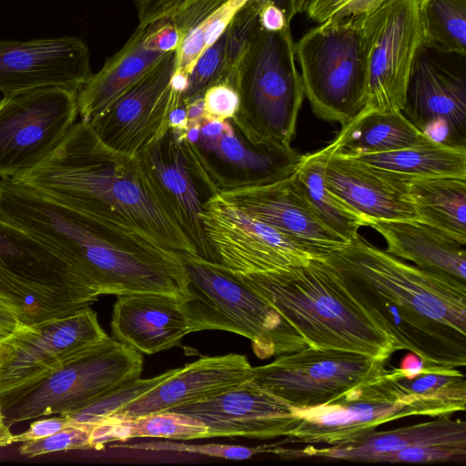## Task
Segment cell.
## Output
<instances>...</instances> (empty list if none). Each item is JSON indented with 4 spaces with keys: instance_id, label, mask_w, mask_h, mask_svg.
<instances>
[{
    "instance_id": "cell-9",
    "label": "cell",
    "mask_w": 466,
    "mask_h": 466,
    "mask_svg": "<svg viewBox=\"0 0 466 466\" xmlns=\"http://www.w3.org/2000/svg\"><path fill=\"white\" fill-rule=\"evenodd\" d=\"M364 16L327 20L295 43L304 96L325 121L344 125L364 106Z\"/></svg>"
},
{
    "instance_id": "cell-26",
    "label": "cell",
    "mask_w": 466,
    "mask_h": 466,
    "mask_svg": "<svg viewBox=\"0 0 466 466\" xmlns=\"http://www.w3.org/2000/svg\"><path fill=\"white\" fill-rule=\"evenodd\" d=\"M466 444V422L449 416L386 431L375 430L344 445L300 450L280 448L278 456L283 460L322 458L331 461L373 462L383 454L409 447L424 445Z\"/></svg>"
},
{
    "instance_id": "cell-11",
    "label": "cell",
    "mask_w": 466,
    "mask_h": 466,
    "mask_svg": "<svg viewBox=\"0 0 466 466\" xmlns=\"http://www.w3.org/2000/svg\"><path fill=\"white\" fill-rule=\"evenodd\" d=\"M366 64L361 110L402 111L415 62L425 46L418 0H386L363 17Z\"/></svg>"
},
{
    "instance_id": "cell-13",
    "label": "cell",
    "mask_w": 466,
    "mask_h": 466,
    "mask_svg": "<svg viewBox=\"0 0 466 466\" xmlns=\"http://www.w3.org/2000/svg\"><path fill=\"white\" fill-rule=\"evenodd\" d=\"M78 115L77 91L50 86L0 99V178L19 177L46 159Z\"/></svg>"
},
{
    "instance_id": "cell-30",
    "label": "cell",
    "mask_w": 466,
    "mask_h": 466,
    "mask_svg": "<svg viewBox=\"0 0 466 466\" xmlns=\"http://www.w3.org/2000/svg\"><path fill=\"white\" fill-rule=\"evenodd\" d=\"M410 196L419 220L466 245V177L413 178Z\"/></svg>"
},
{
    "instance_id": "cell-35",
    "label": "cell",
    "mask_w": 466,
    "mask_h": 466,
    "mask_svg": "<svg viewBox=\"0 0 466 466\" xmlns=\"http://www.w3.org/2000/svg\"><path fill=\"white\" fill-rule=\"evenodd\" d=\"M425 46L466 56V0H418Z\"/></svg>"
},
{
    "instance_id": "cell-28",
    "label": "cell",
    "mask_w": 466,
    "mask_h": 466,
    "mask_svg": "<svg viewBox=\"0 0 466 466\" xmlns=\"http://www.w3.org/2000/svg\"><path fill=\"white\" fill-rule=\"evenodd\" d=\"M369 227L387 242V252L424 270L466 284V248L440 229L415 220H371Z\"/></svg>"
},
{
    "instance_id": "cell-39",
    "label": "cell",
    "mask_w": 466,
    "mask_h": 466,
    "mask_svg": "<svg viewBox=\"0 0 466 466\" xmlns=\"http://www.w3.org/2000/svg\"><path fill=\"white\" fill-rule=\"evenodd\" d=\"M114 448L135 449L151 451H182L189 453L202 454L210 457L242 461L252 458L260 453L275 454L277 444L261 445L258 447H247L241 445L230 444H186L181 442H174L172 441H148L134 444H114L110 445Z\"/></svg>"
},
{
    "instance_id": "cell-5",
    "label": "cell",
    "mask_w": 466,
    "mask_h": 466,
    "mask_svg": "<svg viewBox=\"0 0 466 466\" xmlns=\"http://www.w3.org/2000/svg\"><path fill=\"white\" fill-rule=\"evenodd\" d=\"M231 86L239 97L230 120L251 144L287 149L296 134L304 89L296 66L290 26L250 34L235 68Z\"/></svg>"
},
{
    "instance_id": "cell-37",
    "label": "cell",
    "mask_w": 466,
    "mask_h": 466,
    "mask_svg": "<svg viewBox=\"0 0 466 466\" xmlns=\"http://www.w3.org/2000/svg\"><path fill=\"white\" fill-rule=\"evenodd\" d=\"M178 370H167L151 379H137L109 391L78 411L66 414L70 425L94 426L110 417L117 410L149 391Z\"/></svg>"
},
{
    "instance_id": "cell-50",
    "label": "cell",
    "mask_w": 466,
    "mask_h": 466,
    "mask_svg": "<svg viewBox=\"0 0 466 466\" xmlns=\"http://www.w3.org/2000/svg\"><path fill=\"white\" fill-rule=\"evenodd\" d=\"M10 426L7 425L4 419L0 420V448L6 447L13 443V434L10 431Z\"/></svg>"
},
{
    "instance_id": "cell-42",
    "label": "cell",
    "mask_w": 466,
    "mask_h": 466,
    "mask_svg": "<svg viewBox=\"0 0 466 466\" xmlns=\"http://www.w3.org/2000/svg\"><path fill=\"white\" fill-rule=\"evenodd\" d=\"M386 0H305L302 13L316 22L347 16L368 15Z\"/></svg>"
},
{
    "instance_id": "cell-6",
    "label": "cell",
    "mask_w": 466,
    "mask_h": 466,
    "mask_svg": "<svg viewBox=\"0 0 466 466\" xmlns=\"http://www.w3.org/2000/svg\"><path fill=\"white\" fill-rule=\"evenodd\" d=\"M99 296L77 267L0 218V307L23 325L74 313Z\"/></svg>"
},
{
    "instance_id": "cell-10",
    "label": "cell",
    "mask_w": 466,
    "mask_h": 466,
    "mask_svg": "<svg viewBox=\"0 0 466 466\" xmlns=\"http://www.w3.org/2000/svg\"><path fill=\"white\" fill-rule=\"evenodd\" d=\"M177 138L208 198L221 192L284 179L297 170L303 158V154L292 147L254 146L231 120L202 117L188 121L187 131Z\"/></svg>"
},
{
    "instance_id": "cell-2",
    "label": "cell",
    "mask_w": 466,
    "mask_h": 466,
    "mask_svg": "<svg viewBox=\"0 0 466 466\" xmlns=\"http://www.w3.org/2000/svg\"><path fill=\"white\" fill-rule=\"evenodd\" d=\"M11 179L128 238L179 257L198 254L137 157L108 147L81 120L46 159Z\"/></svg>"
},
{
    "instance_id": "cell-38",
    "label": "cell",
    "mask_w": 466,
    "mask_h": 466,
    "mask_svg": "<svg viewBox=\"0 0 466 466\" xmlns=\"http://www.w3.org/2000/svg\"><path fill=\"white\" fill-rule=\"evenodd\" d=\"M226 31L198 58L187 79V86L181 102L187 103L203 97L204 93L217 84L227 80Z\"/></svg>"
},
{
    "instance_id": "cell-43",
    "label": "cell",
    "mask_w": 466,
    "mask_h": 466,
    "mask_svg": "<svg viewBox=\"0 0 466 466\" xmlns=\"http://www.w3.org/2000/svg\"><path fill=\"white\" fill-rule=\"evenodd\" d=\"M203 118L230 120L238 112V94L231 86L221 83L212 86L203 95Z\"/></svg>"
},
{
    "instance_id": "cell-16",
    "label": "cell",
    "mask_w": 466,
    "mask_h": 466,
    "mask_svg": "<svg viewBox=\"0 0 466 466\" xmlns=\"http://www.w3.org/2000/svg\"><path fill=\"white\" fill-rule=\"evenodd\" d=\"M293 410L299 421L283 442L309 445H344L383 423L413 416L387 372L331 402Z\"/></svg>"
},
{
    "instance_id": "cell-45",
    "label": "cell",
    "mask_w": 466,
    "mask_h": 466,
    "mask_svg": "<svg viewBox=\"0 0 466 466\" xmlns=\"http://www.w3.org/2000/svg\"><path fill=\"white\" fill-rule=\"evenodd\" d=\"M152 40L156 47L164 53L177 51L184 35L170 21H159L151 24Z\"/></svg>"
},
{
    "instance_id": "cell-8",
    "label": "cell",
    "mask_w": 466,
    "mask_h": 466,
    "mask_svg": "<svg viewBox=\"0 0 466 466\" xmlns=\"http://www.w3.org/2000/svg\"><path fill=\"white\" fill-rule=\"evenodd\" d=\"M143 363L138 351L108 337L58 370L1 395L3 419L10 426L78 411L109 391L139 379Z\"/></svg>"
},
{
    "instance_id": "cell-17",
    "label": "cell",
    "mask_w": 466,
    "mask_h": 466,
    "mask_svg": "<svg viewBox=\"0 0 466 466\" xmlns=\"http://www.w3.org/2000/svg\"><path fill=\"white\" fill-rule=\"evenodd\" d=\"M424 46L410 77L402 114L425 137L466 148V76L459 66Z\"/></svg>"
},
{
    "instance_id": "cell-1",
    "label": "cell",
    "mask_w": 466,
    "mask_h": 466,
    "mask_svg": "<svg viewBox=\"0 0 466 466\" xmlns=\"http://www.w3.org/2000/svg\"><path fill=\"white\" fill-rule=\"evenodd\" d=\"M325 260L398 350L429 370L465 366V283L411 266L360 234Z\"/></svg>"
},
{
    "instance_id": "cell-14",
    "label": "cell",
    "mask_w": 466,
    "mask_h": 466,
    "mask_svg": "<svg viewBox=\"0 0 466 466\" xmlns=\"http://www.w3.org/2000/svg\"><path fill=\"white\" fill-rule=\"evenodd\" d=\"M211 261L238 275L266 273L301 265L315 258L273 227L239 210L220 196L200 211Z\"/></svg>"
},
{
    "instance_id": "cell-36",
    "label": "cell",
    "mask_w": 466,
    "mask_h": 466,
    "mask_svg": "<svg viewBox=\"0 0 466 466\" xmlns=\"http://www.w3.org/2000/svg\"><path fill=\"white\" fill-rule=\"evenodd\" d=\"M228 0H134L139 26L172 22L182 35L201 24Z\"/></svg>"
},
{
    "instance_id": "cell-21",
    "label": "cell",
    "mask_w": 466,
    "mask_h": 466,
    "mask_svg": "<svg viewBox=\"0 0 466 466\" xmlns=\"http://www.w3.org/2000/svg\"><path fill=\"white\" fill-rule=\"evenodd\" d=\"M79 37L0 41V91L5 95L50 86L79 88L92 75Z\"/></svg>"
},
{
    "instance_id": "cell-46",
    "label": "cell",
    "mask_w": 466,
    "mask_h": 466,
    "mask_svg": "<svg viewBox=\"0 0 466 466\" xmlns=\"http://www.w3.org/2000/svg\"><path fill=\"white\" fill-rule=\"evenodd\" d=\"M433 370L425 366L424 361L415 353L410 352L400 360V367L388 370L387 375L391 379L411 380L422 373Z\"/></svg>"
},
{
    "instance_id": "cell-19",
    "label": "cell",
    "mask_w": 466,
    "mask_h": 466,
    "mask_svg": "<svg viewBox=\"0 0 466 466\" xmlns=\"http://www.w3.org/2000/svg\"><path fill=\"white\" fill-rule=\"evenodd\" d=\"M218 195L245 214L273 227L317 258H325L349 242L321 219L293 174L270 184Z\"/></svg>"
},
{
    "instance_id": "cell-12",
    "label": "cell",
    "mask_w": 466,
    "mask_h": 466,
    "mask_svg": "<svg viewBox=\"0 0 466 466\" xmlns=\"http://www.w3.org/2000/svg\"><path fill=\"white\" fill-rule=\"evenodd\" d=\"M385 362L348 350L306 347L253 367L250 380L290 407L305 409L380 379L388 370Z\"/></svg>"
},
{
    "instance_id": "cell-34",
    "label": "cell",
    "mask_w": 466,
    "mask_h": 466,
    "mask_svg": "<svg viewBox=\"0 0 466 466\" xmlns=\"http://www.w3.org/2000/svg\"><path fill=\"white\" fill-rule=\"evenodd\" d=\"M354 158L411 178L466 177V148L451 147L432 140L399 150Z\"/></svg>"
},
{
    "instance_id": "cell-23",
    "label": "cell",
    "mask_w": 466,
    "mask_h": 466,
    "mask_svg": "<svg viewBox=\"0 0 466 466\" xmlns=\"http://www.w3.org/2000/svg\"><path fill=\"white\" fill-rule=\"evenodd\" d=\"M411 179L334 153L329 157L324 171L326 187L369 223L371 220L419 219L410 196Z\"/></svg>"
},
{
    "instance_id": "cell-47",
    "label": "cell",
    "mask_w": 466,
    "mask_h": 466,
    "mask_svg": "<svg viewBox=\"0 0 466 466\" xmlns=\"http://www.w3.org/2000/svg\"><path fill=\"white\" fill-rule=\"evenodd\" d=\"M258 23L262 29L268 32H279L290 26L285 13L277 5L267 3L258 13Z\"/></svg>"
},
{
    "instance_id": "cell-41",
    "label": "cell",
    "mask_w": 466,
    "mask_h": 466,
    "mask_svg": "<svg viewBox=\"0 0 466 466\" xmlns=\"http://www.w3.org/2000/svg\"><path fill=\"white\" fill-rule=\"evenodd\" d=\"M466 461V444L424 445L409 447L380 455L373 462L387 463H460Z\"/></svg>"
},
{
    "instance_id": "cell-49",
    "label": "cell",
    "mask_w": 466,
    "mask_h": 466,
    "mask_svg": "<svg viewBox=\"0 0 466 466\" xmlns=\"http://www.w3.org/2000/svg\"><path fill=\"white\" fill-rule=\"evenodd\" d=\"M21 326H23V324L13 313L0 307V340L9 336Z\"/></svg>"
},
{
    "instance_id": "cell-24",
    "label": "cell",
    "mask_w": 466,
    "mask_h": 466,
    "mask_svg": "<svg viewBox=\"0 0 466 466\" xmlns=\"http://www.w3.org/2000/svg\"><path fill=\"white\" fill-rule=\"evenodd\" d=\"M252 370L250 362L242 354L205 356L178 368L168 379L124 405L110 417L135 418L197 402L250 380Z\"/></svg>"
},
{
    "instance_id": "cell-4",
    "label": "cell",
    "mask_w": 466,
    "mask_h": 466,
    "mask_svg": "<svg viewBox=\"0 0 466 466\" xmlns=\"http://www.w3.org/2000/svg\"><path fill=\"white\" fill-rule=\"evenodd\" d=\"M238 276L292 325L308 347L348 350L383 361L398 351L394 339L352 298L325 258Z\"/></svg>"
},
{
    "instance_id": "cell-20",
    "label": "cell",
    "mask_w": 466,
    "mask_h": 466,
    "mask_svg": "<svg viewBox=\"0 0 466 466\" xmlns=\"http://www.w3.org/2000/svg\"><path fill=\"white\" fill-rule=\"evenodd\" d=\"M201 420L208 438L286 437L299 418L293 408L248 380L220 394L170 410Z\"/></svg>"
},
{
    "instance_id": "cell-31",
    "label": "cell",
    "mask_w": 466,
    "mask_h": 466,
    "mask_svg": "<svg viewBox=\"0 0 466 466\" xmlns=\"http://www.w3.org/2000/svg\"><path fill=\"white\" fill-rule=\"evenodd\" d=\"M208 433V428L201 420L171 410L128 419L109 417L93 426L91 449L101 450L107 443L137 438L171 441L207 439Z\"/></svg>"
},
{
    "instance_id": "cell-40",
    "label": "cell",
    "mask_w": 466,
    "mask_h": 466,
    "mask_svg": "<svg viewBox=\"0 0 466 466\" xmlns=\"http://www.w3.org/2000/svg\"><path fill=\"white\" fill-rule=\"evenodd\" d=\"M92 428L89 425H69L48 437L23 442L18 451L20 454L32 458L56 451L88 450L91 449Z\"/></svg>"
},
{
    "instance_id": "cell-44",
    "label": "cell",
    "mask_w": 466,
    "mask_h": 466,
    "mask_svg": "<svg viewBox=\"0 0 466 466\" xmlns=\"http://www.w3.org/2000/svg\"><path fill=\"white\" fill-rule=\"evenodd\" d=\"M69 425V420L66 415L40 419L32 422L25 431L13 435L12 441L14 443L40 440L48 437Z\"/></svg>"
},
{
    "instance_id": "cell-25",
    "label": "cell",
    "mask_w": 466,
    "mask_h": 466,
    "mask_svg": "<svg viewBox=\"0 0 466 466\" xmlns=\"http://www.w3.org/2000/svg\"><path fill=\"white\" fill-rule=\"evenodd\" d=\"M110 326L116 340L145 354L176 347L194 332L184 300L160 293L116 296Z\"/></svg>"
},
{
    "instance_id": "cell-29",
    "label": "cell",
    "mask_w": 466,
    "mask_h": 466,
    "mask_svg": "<svg viewBox=\"0 0 466 466\" xmlns=\"http://www.w3.org/2000/svg\"><path fill=\"white\" fill-rule=\"evenodd\" d=\"M431 140L420 133L402 112L360 110L342 125L335 143L334 154L360 157L399 150Z\"/></svg>"
},
{
    "instance_id": "cell-27",
    "label": "cell",
    "mask_w": 466,
    "mask_h": 466,
    "mask_svg": "<svg viewBox=\"0 0 466 466\" xmlns=\"http://www.w3.org/2000/svg\"><path fill=\"white\" fill-rule=\"evenodd\" d=\"M167 53L152 40V26L137 25L126 44L77 92L78 114L89 124L153 67Z\"/></svg>"
},
{
    "instance_id": "cell-3",
    "label": "cell",
    "mask_w": 466,
    "mask_h": 466,
    "mask_svg": "<svg viewBox=\"0 0 466 466\" xmlns=\"http://www.w3.org/2000/svg\"><path fill=\"white\" fill-rule=\"evenodd\" d=\"M0 218L77 267L100 295L160 293L185 300L181 257L112 230L11 179L0 178Z\"/></svg>"
},
{
    "instance_id": "cell-18",
    "label": "cell",
    "mask_w": 466,
    "mask_h": 466,
    "mask_svg": "<svg viewBox=\"0 0 466 466\" xmlns=\"http://www.w3.org/2000/svg\"><path fill=\"white\" fill-rule=\"evenodd\" d=\"M177 51L167 53L153 67L89 124L108 147L136 157L168 128L171 78Z\"/></svg>"
},
{
    "instance_id": "cell-32",
    "label": "cell",
    "mask_w": 466,
    "mask_h": 466,
    "mask_svg": "<svg viewBox=\"0 0 466 466\" xmlns=\"http://www.w3.org/2000/svg\"><path fill=\"white\" fill-rule=\"evenodd\" d=\"M334 149L335 143L331 141L318 151L303 155L293 177L321 219L333 231L350 241L357 237L361 227H369V221L326 187L325 167Z\"/></svg>"
},
{
    "instance_id": "cell-7",
    "label": "cell",
    "mask_w": 466,
    "mask_h": 466,
    "mask_svg": "<svg viewBox=\"0 0 466 466\" xmlns=\"http://www.w3.org/2000/svg\"><path fill=\"white\" fill-rule=\"evenodd\" d=\"M187 284L185 307L193 331L226 330L248 338L260 359L297 351L302 336L238 275L198 254L182 257Z\"/></svg>"
},
{
    "instance_id": "cell-15",
    "label": "cell",
    "mask_w": 466,
    "mask_h": 466,
    "mask_svg": "<svg viewBox=\"0 0 466 466\" xmlns=\"http://www.w3.org/2000/svg\"><path fill=\"white\" fill-rule=\"evenodd\" d=\"M108 337L89 307L21 326L0 340V396L58 370Z\"/></svg>"
},
{
    "instance_id": "cell-33",
    "label": "cell",
    "mask_w": 466,
    "mask_h": 466,
    "mask_svg": "<svg viewBox=\"0 0 466 466\" xmlns=\"http://www.w3.org/2000/svg\"><path fill=\"white\" fill-rule=\"evenodd\" d=\"M392 380L402 403L413 416L441 417L465 410L466 380L457 369L430 370L411 380Z\"/></svg>"
},
{
    "instance_id": "cell-22",
    "label": "cell",
    "mask_w": 466,
    "mask_h": 466,
    "mask_svg": "<svg viewBox=\"0 0 466 466\" xmlns=\"http://www.w3.org/2000/svg\"><path fill=\"white\" fill-rule=\"evenodd\" d=\"M162 205L194 246L211 261L200 211L208 199L196 178L183 147L170 128L136 155Z\"/></svg>"
},
{
    "instance_id": "cell-51",
    "label": "cell",
    "mask_w": 466,
    "mask_h": 466,
    "mask_svg": "<svg viewBox=\"0 0 466 466\" xmlns=\"http://www.w3.org/2000/svg\"><path fill=\"white\" fill-rule=\"evenodd\" d=\"M3 419V416H2V413H1V410H0V420Z\"/></svg>"
},
{
    "instance_id": "cell-48",
    "label": "cell",
    "mask_w": 466,
    "mask_h": 466,
    "mask_svg": "<svg viewBox=\"0 0 466 466\" xmlns=\"http://www.w3.org/2000/svg\"><path fill=\"white\" fill-rule=\"evenodd\" d=\"M187 104L181 102L168 113L167 127L170 128L177 137H179L187 131Z\"/></svg>"
}]
</instances>
